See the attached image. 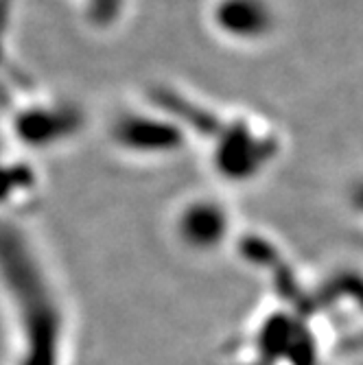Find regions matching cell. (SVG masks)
<instances>
[{
    "instance_id": "6da1fadb",
    "label": "cell",
    "mask_w": 363,
    "mask_h": 365,
    "mask_svg": "<svg viewBox=\"0 0 363 365\" xmlns=\"http://www.w3.org/2000/svg\"><path fill=\"white\" fill-rule=\"evenodd\" d=\"M221 20L232 33L256 36L270 24V14L260 0H230L221 9Z\"/></svg>"
}]
</instances>
